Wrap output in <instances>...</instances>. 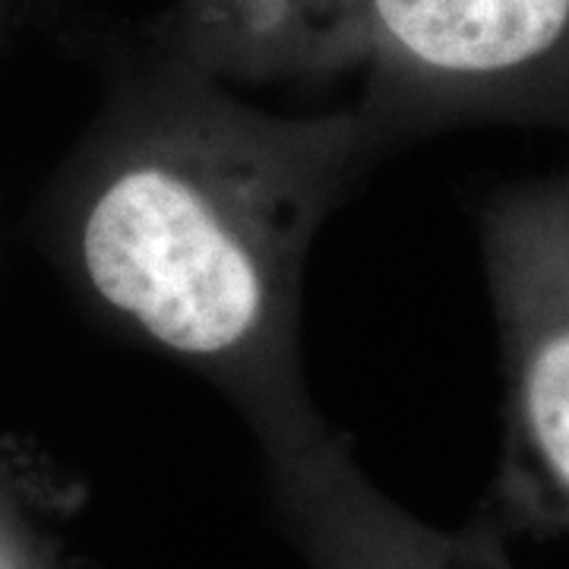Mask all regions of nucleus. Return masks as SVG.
Here are the masks:
<instances>
[{"instance_id": "nucleus-1", "label": "nucleus", "mask_w": 569, "mask_h": 569, "mask_svg": "<svg viewBox=\"0 0 569 569\" xmlns=\"http://www.w3.org/2000/svg\"><path fill=\"white\" fill-rule=\"evenodd\" d=\"M383 156L355 104L272 114L159 44L114 77L70 162L63 260L111 323L200 373L260 443L323 418L301 361L307 257Z\"/></svg>"}, {"instance_id": "nucleus-3", "label": "nucleus", "mask_w": 569, "mask_h": 569, "mask_svg": "<svg viewBox=\"0 0 569 569\" xmlns=\"http://www.w3.org/2000/svg\"><path fill=\"white\" fill-rule=\"evenodd\" d=\"M503 361V449L481 516L507 535H569V174L516 183L481 212Z\"/></svg>"}, {"instance_id": "nucleus-4", "label": "nucleus", "mask_w": 569, "mask_h": 569, "mask_svg": "<svg viewBox=\"0 0 569 569\" xmlns=\"http://www.w3.org/2000/svg\"><path fill=\"white\" fill-rule=\"evenodd\" d=\"M260 449L310 569H516L503 535L481 516L466 529H437L392 503L326 418L266 437Z\"/></svg>"}, {"instance_id": "nucleus-5", "label": "nucleus", "mask_w": 569, "mask_h": 569, "mask_svg": "<svg viewBox=\"0 0 569 569\" xmlns=\"http://www.w3.org/2000/svg\"><path fill=\"white\" fill-rule=\"evenodd\" d=\"M358 0H178L164 51L222 82L329 80L351 70Z\"/></svg>"}, {"instance_id": "nucleus-2", "label": "nucleus", "mask_w": 569, "mask_h": 569, "mask_svg": "<svg viewBox=\"0 0 569 569\" xmlns=\"http://www.w3.org/2000/svg\"><path fill=\"white\" fill-rule=\"evenodd\" d=\"M348 54L387 152L462 123L569 130V0H358Z\"/></svg>"}]
</instances>
